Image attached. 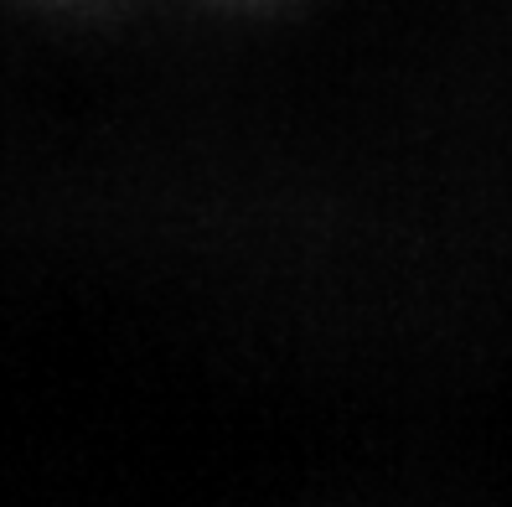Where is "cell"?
I'll return each mask as SVG.
<instances>
[]
</instances>
